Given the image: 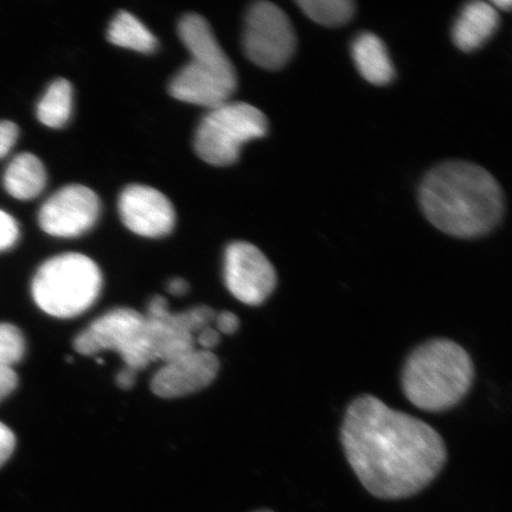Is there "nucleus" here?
Listing matches in <instances>:
<instances>
[{
    "label": "nucleus",
    "instance_id": "18",
    "mask_svg": "<svg viewBox=\"0 0 512 512\" xmlns=\"http://www.w3.org/2000/svg\"><path fill=\"white\" fill-rule=\"evenodd\" d=\"M73 112V87L59 79L51 83L37 105V118L50 128L66 126Z\"/></svg>",
    "mask_w": 512,
    "mask_h": 512
},
{
    "label": "nucleus",
    "instance_id": "12",
    "mask_svg": "<svg viewBox=\"0 0 512 512\" xmlns=\"http://www.w3.org/2000/svg\"><path fill=\"white\" fill-rule=\"evenodd\" d=\"M219 369V358L213 352L195 349L164 363L152 377L151 389L159 398H184L207 388L216 379Z\"/></svg>",
    "mask_w": 512,
    "mask_h": 512
},
{
    "label": "nucleus",
    "instance_id": "9",
    "mask_svg": "<svg viewBox=\"0 0 512 512\" xmlns=\"http://www.w3.org/2000/svg\"><path fill=\"white\" fill-rule=\"evenodd\" d=\"M224 283L241 303L258 306L266 302L277 286V272L271 261L252 243H230L224 253Z\"/></svg>",
    "mask_w": 512,
    "mask_h": 512
},
{
    "label": "nucleus",
    "instance_id": "16",
    "mask_svg": "<svg viewBox=\"0 0 512 512\" xmlns=\"http://www.w3.org/2000/svg\"><path fill=\"white\" fill-rule=\"evenodd\" d=\"M47 171L40 158L24 152L11 160L4 175L8 194L19 201H30L46 188Z\"/></svg>",
    "mask_w": 512,
    "mask_h": 512
},
{
    "label": "nucleus",
    "instance_id": "3",
    "mask_svg": "<svg viewBox=\"0 0 512 512\" xmlns=\"http://www.w3.org/2000/svg\"><path fill=\"white\" fill-rule=\"evenodd\" d=\"M475 367L467 351L450 339H432L416 348L402 371V389L415 407L447 411L472 387Z\"/></svg>",
    "mask_w": 512,
    "mask_h": 512
},
{
    "label": "nucleus",
    "instance_id": "4",
    "mask_svg": "<svg viewBox=\"0 0 512 512\" xmlns=\"http://www.w3.org/2000/svg\"><path fill=\"white\" fill-rule=\"evenodd\" d=\"M178 34L191 60L170 82V94L209 110L228 102L238 86V75L206 19L196 14L184 16Z\"/></svg>",
    "mask_w": 512,
    "mask_h": 512
},
{
    "label": "nucleus",
    "instance_id": "19",
    "mask_svg": "<svg viewBox=\"0 0 512 512\" xmlns=\"http://www.w3.org/2000/svg\"><path fill=\"white\" fill-rule=\"evenodd\" d=\"M304 14L324 27H339L354 15V4L349 0H300Z\"/></svg>",
    "mask_w": 512,
    "mask_h": 512
},
{
    "label": "nucleus",
    "instance_id": "27",
    "mask_svg": "<svg viewBox=\"0 0 512 512\" xmlns=\"http://www.w3.org/2000/svg\"><path fill=\"white\" fill-rule=\"evenodd\" d=\"M18 377L12 368L0 366V401L9 396L17 387Z\"/></svg>",
    "mask_w": 512,
    "mask_h": 512
},
{
    "label": "nucleus",
    "instance_id": "7",
    "mask_svg": "<svg viewBox=\"0 0 512 512\" xmlns=\"http://www.w3.org/2000/svg\"><path fill=\"white\" fill-rule=\"evenodd\" d=\"M74 348L83 356H94L102 351H115L126 367L142 370L153 360L146 319L142 313L119 307L105 313L75 338Z\"/></svg>",
    "mask_w": 512,
    "mask_h": 512
},
{
    "label": "nucleus",
    "instance_id": "13",
    "mask_svg": "<svg viewBox=\"0 0 512 512\" xmlns=\"http://www.w3.org/2000/svg\"><path fill=\"white\" fill-rule=\"evenodd\" d=\"M145 319L153 360L170 362L196 349L195 336L179 324L165 298L151 300Z\"/></svg>",
    "mask_w": 512,
    "mask_h": 512
},
{
    "label": "nucleus",
    "instance_id": "25",
    "mask_svg": "<svg viewBox=\"0 0 512 512\" xmlns=\"http://www.w3.org/2000/svg\"><path fill=\"white\" fill-rule=\"evenodd\" d=\"M214 326L220 334L233 335L240 328V320L233 312L222 311L220 313H216Z\"/></svg>",
    "mask_w": 512,
    "mask_h": 512
},
{
    "label": "nucleus",
    "instance_id": "10",
    "mask_svg": "<svg viewBox=\"0 0 512 512\" xmlns=\"http://www.w3.org/2000/svg\"><path fill=\"white\" fill-rule=\"evenodd\" d=\"M100 210L99 197L92 189L72 184L57 191L43 204L38 221L49 235L76 238L92 229Z\"/></svg>",
    "mask_w": 512,
    "mask_h": 512
},
{
    "label": "nucleus",
    "instance_id": "1",
    "mask_svg": "<svg viewBox=\"0 0 512 512\" xmlns=\"http://www.w3.org/2000/svg\"><path fill=\"white\" fill-rule=\"evenodd\" d=\"M341 440L357 478L381 499L418 494L438 477L447 460L444 440L433 427L371 395L352 401Z\"/></svg>",
    "mask_w": 512,
    "mask_h": 512
},
{
    "label": "nucleus",
    "instance_id": "2",
    "mask_svg": "<svg viewBox=\"0 0 512 512\" xmlns=\"http://www.w3.org/2000/svg\"><path fill=\"white\" fill-rule=\"evenodd\" d=\"M422 210L434 227L460 239H476L501 221L504 197L494 176L466 162L440 164L420 188Z\"/></svg>",
    "mask_w": 512,
    "mask_h": 512
},
{
    "label": "nucleus",
    "instance_id": "31",
    "mask_svg": "<svg viewBox=\"0 0 512 512\" xmlns=\"http://www.w3.org/2000/svg\"><path fill=\"white\" fill-rule=\"evenodd\" d=\"M255 512H273L272 510H259V511H255Z\"/></svg>",
    "mask_w": 512,
    "mask_h": 512
},
{
    "label": "nucleus",
    "instance_id": "28",
    "mask_svg": "<svg viewBox=\"0 0 512 512\" xmlns=\"http://www.w3.org/2000/svg\"><path fill=\"white\" fill-rule=\"evenodd\" d=\"M138 371L130 367H125L117 375V383L121 389H130L137 380Z\"/></svg>",
    "mask_w": 512,
    "mask_h": 512
},
{
    "label": "nucleus",
    "instance_id": "24",
    "mask_svg": "<svg viewBox=\"0 0 512 512\" xmlns=\"http://www.w3.org/2000/svg\"><path fill=\"white\" fill-rule=\"evenodd\" d=\"M16 438L10 428L0 422V467H2L14 453Z\"/></svg>",
    "mask_w": 512,
    "mask_h": 512
},
{
    "label": "nucleus",
    "instance_id": "23",
    "mask_svg": "<svg viewBox=\"0 0 512 512\" xmlns=\"http://www.w3.org/2000/svg\"><path fill=\"white\" fill-rule=\"evenodd\" d=\"M19 136V130L15 123L8 120L0 121V159L9 155L14 149Z\"/></svg>",
    "mask_w": 512,
    "mask_h": 512
},
{
    "label": "nucleus",
    "instance_id": "17",
    "mask_svg": "<svg viewBox=\"0 0 512 512\" xmlns=\"http://www.w3.org/2000/svg\"><path fill=\"white\" fill-rule=\"evenodd\" d=\"M107 37L114 46L143 54L153 53L158 47L155 35L136 16L127 11H121L113 18L108 27Z\"/></svg>",
    "mask_w": 512,
    "mask_h": 512
},
{
    "label": "nucleus",
    "instance_id": "15",
    "mask_svg": "<svg viewBox=\"0 0 512 512\" xmlns=\"http://www.w3.org/2000/svg\"><path fill=\"white\" fill-rule=\"evenodd\" d=\"M352 57L358 72L375 86H386L392 82L395 70L381 38L370 32L358 36L352 44Z\"/></svg>",
    "mask_w": 512,
    "mask_h": 512
},
{
    "label": "nucleus",
    "instance_id": "21",
    "mask_svg": "<svg viewBox=\"0 0 512 512\" xmlns=\"http://www.w3.org/2000/svg\"><path fill=\"white\" fill-rule=\"evenodd\" d=\"M215 316L216 312L211 307L204 305L176 313L179 324L194 336L203 329L208 328V326L214 325Z\"/></svg>",
    "mask_w": 512,
    "mask_h": 512
},
{
    "label": "nucleus",
    "instance_id": "11",
    "mask_svg": "<svg viewBox=\"0 0 512 512\" xmlns=\"http://www.w3.org/2000/svg\"><path fill=\"white\" fill-rule=\"evenodd\" d=\"M119 213L125 226L144 238H162L172 232L176 223L169 198L147 185L133 184L121 192Z\"/></svg>",
    "mask_w": 512,
    "mask_h": 512
},
{
    "label": "nucleus",
    "instance_id": "29",
    "mask_svg": "<svg viewBox=\"0 0 512 512\" xmlns=\"http://www.w3.org/2000/svg\"><path fill=\"white\" fill-rule=\"evenodd\" d=\"M189 288L187 281L181 278L172 279L168 284V291L177 297L184 296L185 293H188Z\"/></svg>",
    "mask_w": 512,
    "mask_h": 512
},
{
    "label": "nucleus",
    "instance_id": "26",
    "mask_svg": "<svg viewBox=\"0 0 512 512\" xmlns=\"http://www.w3.org/2000/svg\"><path fill=\"white\" fill-rule=\"evenodd\" d=\"M195 342L200 345L201 350L211 351L220 344L221 334L215 329V326L211 325L198 332L195 336Z\"/></svg>",
    "mask_w": 512,
    "mask_h": 512
},
{
    "label": "nucleus",
    "instance_id": "6",
    "mask_svg": "<svg viewBox=\"0 0 512 512\" xmlns=\"http://www.w3.org/2000/svg\"><path fill=\"white\" fill-rule=\"evenodd\" d=\"M268 121L259 108L246 102H224L211 108L195 134V151L204 162L229 166L239 159L242 146L266 136Z\"/></svg>",
    "mask_w": 512,
    "mask_h": 512
},
{
    "label": "nucleus",
    "instance_id": "14",
    "mask_svg": "<svg viewBox=\"0 0 512 512\" xmlns=\"http://www.w3.org/2000/svg\"><path fill=\"white\" fill-rule=\"evenodd\" d=\"M499 25L498 11L485 2L467 4L452 31L453 42L465 53L484 46L495 34Z\"/></svg>",
    "mask_w": 512,
    "mask_h": 512
},
{
    "label": "nucleus",
    "instance_id": "30",
    "mask_svg": "<svg viewBox=\"0 0 512 512\" xmlns=\"http://www.w3.org/2000/svg\"><path fill=\"white\" fill-rule=\"evenodd\" d=\"M492 6L498 11H510L511 9V2L510 0H495V2H490Z\"/></svg>",
    "mask_w": 512,
    "mask_h": 512
},
{
    "label": "nucleus",
    "instance_id": "8",
    "mask_svg": "<svg viewBox=\"0 0 512 512\" xmlns=\"http://www.w3.org/2000/svg\"><path fill=\"white\" fill-rule=\"evenodd\" d=\"M243 50L256 66L268 70L283 68L296 49V35L285 12L270 2L256 3L249 9Z\"/></svg>",
    "mask_w": 512,
    "mask_h": 512
},
{
    "label": "nucleus",
    "instance_id": "20",
    "mask_svg": "<svg viewBox=\"0 0 512 512\" xmlns=\"http://www.w3.org/2000/svg\"><path fill=\"white\" fill-rule=\"evenodd\" d=\"M25 341L21 330L12 324H0V366L11 368L22 361Z\"/></svg>",
    "mask_w": 512,
    "mask_h": 512
},
{
    "label": "nucleus",
    "instance_id": "5",
    "mask_svg": "<svg viewBox=\"0 0 512 512\" xmlns=\"http://www.w3.org/2000/svg\"><path fill=\"white\" fill-rule=\"evenodd\" d=\"M100 268L87 255L67 253L44 262L32 280V297L41 310L56 318L81 315L98 299Z\"/></svg>",
    "mask_w": 512,
    "mask_h": 512
},
{
    "label": "nucleus",
    "instance_id": "22",
    "mask_svg": "<svg viewBox=\"0 0 512 512\" xmlns=\"http://www.w3.org/2000/svg\"><path fill=\"white\" fill-rule=\"evenodd\" d=\"M18 238L19 228L16 220L0 209V252L15 246Z\"/></svg>",
    "mask_w": 512,
    "mask_h": 512
}]
</instances>
